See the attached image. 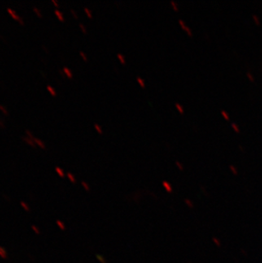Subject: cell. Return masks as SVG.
<instances>
[{
    "instance_id": "6da1fadb",
    "label": "cell",
    "mask_w": 262,
    "mask_h": 263,
    "mask_svg": "<svg viewBox=\"0 0 262 263\" xmlns=\"http://www.w3.org/2000/svg\"><path fill=\"white\" fill-rule=\"evenodd\" d=\"M0 257L4 259V260L8 259L7 251H6V250H5L3 246H0Z\"/></svg>"
},
{
    "instance_id": "7a4b0ae2",
    "label": "cell",
    "mask_w": 262,
    "mask_h": 263,
    "mask_svg": "<svg viewBox=\"0 0 262 263\" xmlns=\"http://www.w3.org/2000/svg\"><path fill=\"white\" fill-rule=\"evenodd\" d=\"M22 138L27 142V144L30 145V146H32V147H36V143H35L33 140L31 139V138H29L28 137H22Z\"/></svg>"
},
{
    "instance_id": "3957f363",
    "label": "cell",
    "mask_w": 262,
    "mask_h": 263,
    "mask_svg": "<svg viewBox=\"0 0 262 263\" xmlns=\"http://www.w3.org/2000/svg\"><path fill=\"white\" fill-rule=\"evenodd\" d=\"M179 23L181 24V27L183 28V29H185L186 32H188V35H190V36H192L193 35V32H192V31H191L190 28H188V27H186V26L185 25V23H184L183 21L181 20V19H179Z\"/></svg>"
},
{
    "instance_id": "277c9868",
    "label": "cell",
    "mask_w": 262,
    "mask_h": 263,
    "mask_svg": "<svg viewBox=\"0 0 262 263\" xmlns=\"http://www.w3.org/2000/svg\"><path fill=\"white\" fill-rule=\"evenodd\" d=\"M8 12L10 13V15H12V17L14 18V19H15V20H17L18 22L20 21L21 17L20 16H18L16 14H15V11H13L10 8H8L7 9Z\"/></svg>"
},
{
    "instance_id": "5b68a950",
    "label": "cell",
    "mask_w": 262,
    "mask_h": 263,
    "mask_svg": "<svg viewBox=\"0 0 262 263\" xmlns=\"http://www.w3.org/2000/svg\"><path fill=\"white\" fill-rule=\"evenodd\" d=\"M55 222H57V225L58 226V228H59L62 231H65V230H66V226H65V224L63 223L61 220H57Z\"/></svg>"
},
{
    "instance_id": "8992f818",
    "label": "cell",
    "mask_w": 262,
    "mask_h": 263,
    "mask_svg": "<svg viewBox=\"0 0 262 263\" xmlns=\"http://www.w3.org/2000/svg\"><path fill=\"white\" fill-rule=\"evenodd\" d=\"M20 204L21 206H22V207H23V208L25 210V211H27V212H30L31 209H30L29 206H28V204H27V203H25V202L21 201Z\"/></svg>"
},
{
    "instance_id": "52a82bcc",
    "label": "cell",
    "mask_w": 262,
    "mask_h": 263,
    "mask_svg": "<svg viewBox=\"0 0 262 263\" xmlns=\"http://www.w3.org/2000/svg\"><path fill=\"white\" fill-rule=\"evenodd\" d=\"M54 13H55V15H57V17L59 18L60 21H62V22L64 21V17H63V15H62V12H60L59 10H54Z\"/></svg>"
},
{
    "instance_id": "ba28073f",
    "label": "cell",
    "mask_w": 262,
    "mask_h": 263,
    "mask_svg": "<svg viewBox=\"0 0 262 263\" xmlns=\"http://www.w3.org/2000/svg\"><path fill=\"white\" fill-rule=\"evenodd\" d=\"M34 142L35 143H37V144L39 145V146H41L42 148H45V143H44V142H41V141H40V139H38V138H35Z\"/></svg>"
},
{
    "instance_id": "9c48e42d",
    "label": "cell",
    "mask_w": 262,
    "mask_h": 263,
    "mask_svg": "<svg viewBox=\"0 0 262 263\" xmlns=\"http://www.w3.org/2000/svg\"><path fill=\"white\" fill-rule=\"evenodd\" d=\"M67 177L69 178L70 181H72V183H75V181H76V179H75L74 176L72 174V173H70V172H67Z\"/></svg>"
},
{
    "instance_id": "30bf717a",
    "label": "cell",
    "mask_w": 262,
    "mask_h": 263,
    "mask_svg": "<svg viewBox=\"0 0 262 263\" xmlns=\"http://www.w3.org/2000/svg\"><path fill=\"white\" fill-rule=\"evenodd\" d=\"M163 186H164V187H165V189H167V191L170 192V193H171V192H172V187H171V185H170V184H169L168 182H166V181H163Z\"/></svg>"
},
{
    "instance_id": "8fae6325",
    "label": "cell",
    "mask_w": 262,
    "mask_h": 263,
    "mask_svg": "<svg viewBox=\"0 0 262 263\" xmlns=\"http://www.w3.org/2000/svg\"><path fill=\"white\" fill-rule=\"evenodd\" d=\"M55 171H57V173H58V175H59L61 177H64V172H63V171H62L61 168H59V167H57V168H55Z\"/></svg>"
},
{
    "instance_id": "7c38bea8",
    "label": "cell",
    "mask_w": 262,
    "mask_h": 263,
    "mask_svg": "<svg viewBox=\"0 0 262 263\" xmlns=\"http://www.w3.org/2000/svg\"><path fill=\"white\" fill-rule=\"evenodd\" d=\"M32 229L34 232L35 234H38V235H40V230L39 228H38L36 225H32Z\"/></svg>"
},
{
    "instance_id": "4fadbf2b",
    "label": "cell",
    "mask_w": 262,
    "mask_h": 263,
    "mask_svg": "<svg viewBox=\"0 0 262 263\" xmlns=\"http://www.w3.org/2000/svg\"><path fill=\"white\" fill-rule=\"evenodd\" d=\"M136 80H137V81H138L139 84L142 86V87H145L146 86V84H145V81H144L142 79H141V77H137L136 78Z\"/></svg>"
},
{
    "instance_id": "5bb4252c",
    "label": "cell",
    "mask_w": 262,
    "mask_h": 263,
    "mask_svg": "<svg viewBox=\"0 0 262 263\" xmlns=\"http://www.w3.org/2000/svg\"><path fill=\"white\" fill-rule=\"evenodd\" d=\"M63 69H64L65 73H66V74H67V76H68V77H69V78L72 77V72H71V71H70V70L68 69V68H67V67H64V68H63Z\"/></svg>"
},
{
    "instance_id": "9a60e30c",
    "label": "cell",
    "mask_w": 262,
    "mask_h": 263,
    "mask_svg": "<svg viewBox=\"0 0 262 263\" xmlns=\"http://www.w3.org/2000/svg\"><path fill=\"white\" fill-rule=\"evenodd\" d=\"M26 133L27 134V137H29V138H31V139L33 140L34 141L35 137H33V135L31 133V132H29V129H26Z\"/></svg>"
},
{
    "instance_id": "2e32d148",
    "label": "cell",
    "mask_w": 262,
    "mask_h": 263,
    "mask_svg": "<svg viewBox=\"0 0 262 263\" xmlns=\"http://www.w3.org/2000/svg\"><path fill=\"white\" fill-rule=\"evenodd\" d=\"M176 108H177V109L180 111V112H181V114L184 112L183 107H182V106H181V104H179V103H176Z\"/></svg>"
},
{
    "instance_id": "e0dca14e",
    "label": "cell",
    "mask_w": 262,
    "mask_h": 263,
    "mask_svg": "<svg viewBox=\"0 0 262 263\" xmlns=\"http://www.w3.org/2000/svg\"><path fill=\"white\" fill-rule=\"evenodd\" d=\"M47 89L50 92V94L52 95L53 97H54L55 96V91H54V89H53L51 86H50V85H48Z\"/></svg>"
},
{
    "instance_id": "ac0fdd59",
    "label": "cell",
    "mask_w": 262,
    "mask_h": 263,
    "mask_svg": "<svg viewBox=\"0 0 262 263\" xmlns=\"http://www.w3.org/2000/svg\"><path fill=\"white\" fill-rule=\"evenodd\" d=\"M95 128L97 129V132H99V133H102V127L100 126L98 124H95Z\"/></svg>"
},
{
    "instance_id": "d6986e66",
    "label": "cell",
    "mask_w": 262,
    "mask_h": 263,
    "mask_svg": "<svg viewBox=\"0 0 262 263\" xmlns=\"http://www.w3.org/2000/svg\"><path fill=\"white\" fill-rule=\"evenodd\" d=\"M84 11H85V12H86L87 15H88V16H89V17H90V18L92 17L91 12H90V10H89V9H88V8H86V7L84 8Z\"/></svg>"
},
{
    "instance_id": "ffe728a7",
    "label": "cell",
    "mask_w": 262,
    "mask_h": 263,
    "mask_svg": "<svg viewBox=\"0 0 262 263\" xmlns=\"http://www.w3.org/2000/svg\"><path fill=\"white\" fill-rule=\"evenodd\" d=\"M118 58H119V59L120 60V62L123 63V64H124L125 63V60H124V57L121 55V54H118Z\"/></svg>"
},
{
    "instance_id": "44dd1931",
    "label": "cell",
    "mask_w": 262,
    "mask_h": 263,
    "mask_svg": "<svg viewBox=\"0 0 262 263\" xmlns=\"http://www.w3.org/2000/svg\"><path fill=\"white\" fill-rule=\"evenodd\" d=\"M82 186H84V189L86 191H89V187L88 186V184L86 182H84V181H82Z\"/></svg>"
},
{
    "instance_id": "7402d4cb",
    "label": "cell",
    "mask_w": 262,
    "mask_h": 263,
    "mask_svg": "<svg viewBox=\"0 0 262 263\" xmlns=\"http://www.w3.org/2000/svg\"><path fill=\"white\" fill-rule=\"evenodd\" d=\"M33 10H34L35 12L37 13V15L40 16V17H42V14L40 12V10L38 9V8L34 7L33 8Z\"/></svg>"
},
{
    "instance_id": "603a6c76",
    "label": "cell",
    "mask_w": 262,
    "mask_h": 263,
    "mask_svg": "<svg viewBox=\"0 0 262 263\" xmlns=\"http://www.w3.org/2000/svg\"><path fill=\"white\" fill-rule=\"evenodd\" d=\"M0 110L2 111L4 114H5V115H8L7 110L5 109V107H4V106H2V105H0Z\"/></svg>"
},
{
    "instance_id": "cb8c5ba5",
    "label": "cell",
    "mask_w": 262,
    "mask_h": 263,
    "mask_svg": "<svg viewBox=\"0 0 262 263\" xmlns=\"http://www.w3.org/2000/svg\"><path fill=\"white\" fill-rule=\"evenodd\" d=\"M171 5H172V6H173L174 9L176 10H178V6L176 5V3H175V1H173V0H171Z\"/></svg>"
},
{
    "instance_id": "d4e9b609",
    "label": "cell",
    "mask_w": 262,
    "mask_h": 263,
    "mask_svg": "<svg viewBox=\"0 0 262 263\" xmlns=\"http://www.w3.org/2000/svg\"><path fill=\"white\" fill-rule=\"evenodd\" d=\"M97 259H98V260H99V261H101V262L106 263V260H104V258H103V257H102V256H99V255H97Z\"/></svg>"
},
{
    "instance_id": "484cf974",
    "label": "cell",
    "mask_w": 262,
    "mask_h": 263,
    "mask_svg": "<svg viewBox=\"0 0 262 263\" xmlns=\"http://www.w3.org/2000/svg\"><path fill=\"white\" fill-rule=\"evenodd\" d=\"M79 27H80V28H81V29L83 30V32H84V33H86V32H87L86 28H85V27H84V26L83 25V24H82V23H80V24H79Z\"/></svg>"
},
{
    "instance_id": "4316f807",
    "label": "cell",
    "mask_w": 262,
    "mask_h": 263,
    "mask_svg": "<svg viewBox=\"0 0 262 263\" xmlns=\"http://www.w3.org/2000/svg\"><path fill=\"white\" fill-rule=\"evenodd\" d=\"M79 54L81 55L82 58H84V61H87L86 55H85V54H84V53L83 52V51H80V52H79Z\"/></svg>"
},
{
    "instance_id": "83f0119b",
    "label": "cell",
    "mask_w": 262,
    "mask_h": 263,
    "mask_svg": "<svg viewBox=\"0 0 262 263\" xmlns=\"http://www.w3.org/2000/svg\"><path fill=\"white\" fill-rule=\"evenodd\" d=\"M176 165H177V166H178L179 168L181 169V171H182V170H183V166L181 165V163H180V162L176 161Z\"/></svg>"
},
{
    "instance_id": "f1b7e54d",
    "label": "cell",
    "mask_w": 262,
    "mask_h": 263,
    "mask_svg": "<svg viewBox=\"0 0 262 263\" xmlns=\"http://www.w3.org/2000/svg\"><path fill=\"white\" fill-rule=\"evenodd\" d=\"M221 115H222L223 116H224V117L226 118V119H229V117H228V114H227V112H226L225 111H222V112H221Z\"/></svg>"
},
{
    "instance_id": "f546056e",
    "label": "cell",
    "mask_w": 262,
    "mask_h": 263,
    "mask_svg": "<svg viewBox=\"0 0 262 263\" xmlns=\"http://www.w3.org/2000/svg\"><path fill=\"white\" fill-rule=\"evenodd\" d=\"M71 12L72 13V15H74V17L77 18L78 19V17H79V16H78L77 14H76V12H75L74 10H72V9H71Z\"/></svg>"
},
{
    "instance_id": "4dcf8cb0",
    "label": "cell",
    "mask_w": 262,
    "mask_h": 263,
    "mask_svg": "<svg viewBox=\"0 0 262 263\" xmlns=\"http://www.w3.org/2000/svg\"><path fill=\"white\" fill-rule=\"evenodd\" d=\"M185 203H188V205L190 206V207H193V204H192V203H191L190 201H189V200H188V199H186V200H185Z\"/></svg>"
},
{
    "instance_id": "1f68e13d",
    "label": "cell",
    "mask_w": 262,
    "mask_h": 263,
    "mask_svg": "<svg viewBox=\"0 0 262 263\" xmlns=\"http://www.w3.org/2000/svg\"><path fill=\"white\" fill-rule=\"evenodd\" d=\"M52 2L54 3V5H55L57 7H58V6H59V5H58V3H57V1H55V0H52Z\"/></svg>"
},
{
    "instance_id": "d6a6232c",
    "label": "cell",
    "mask_w": 262,
    "mask_h": 263,
    "mask_svg": "<svg viewBox=\"0 0 262 263\" xmlns=\"http://www.w3.org/2000/svg\"><path fill=\"white\" fill-rule=\"evenodd\" d=\"M0 126L2 127V128H5V124H4L2 121H0Z\"/></svg>"
}]
</instances>
